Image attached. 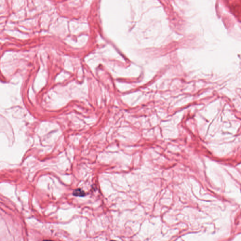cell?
Instances as JSON below:
<instances>
[{"mask_svg":"<svg viewBox=\"0 0 241 241\" xmlns=\"http://www.w3.org/2000/svg\"><path fill=\"white\" fill-rule=\"evenodd\" d=\"M73 195L75 196H84L85 195V193L81 189H77L73 192Z\"/></svg>","mask_w":241,"mask_h":241,"instance_id":"obj_1","label":"cell"}]
</instances>
